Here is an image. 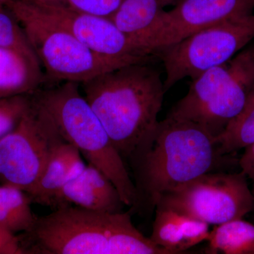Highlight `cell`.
<instances>
[{
    "label": "cell",
    "mask_w": 254,
    "mask_h": 254,
    "mask_svg": "<svg viewBox=\"0 0 254 254\" xmlns=\"http://www.w3.org/2000/svg\"><path fill=\"white\" fill-rule=\"evenodd\" d=\"M153 64L127 65L80 83L124 161L158 126L166 91Z\"/></svg>",
    "instance_id": "1"
},
{
    "label": "cell",
    "mask_w": 254,
    "mask_h": 254,
    "mask_svg": "<svg viewBox=\"0 0 254 254\" xmlns=\"http://www.w3.org/2000/svg\"><path fill=\"white\" fill-rule=\"evenodd\" d=\"M220 155L215 138L200 125L167 116L128 160L138 205L155 208L160 197L210 173Z\"/></svg>",
    "instance_id": "2"
},
{
    "label": "cell",
    "mask_w": 254,
    "mask_h": 254,
    "mask_svg": "<svg viewBox=\"0 0 254 254\" xmlns=\"http://www.w3.org/2000/svg\"><path fill=\"white\" fill-rule=\"evenodd\" d=\"M22 235L23 254H172L138 231L128 212L61 207L38 217L31 231Z\"/></svg>",
    "instance_id": "3"
},
{
    "label": "cell",
    "mask_w": 254,
    "mask_h": 254,
    "mask_svg": "<svg viewBox=\"0 0 254 254\" xmlns=\"http://www.w3.org/2000/svg\"><path fill=\"white\" fill-rule=\"evenodd\" d=\"M78 82H60L32 95L53 120L64 139L79 150L88 164L105 174L127 206L137 207L138 193L125 161L92 109Z\"/></svg>",
    "instance_id": "4"
},
{
    "label": "cell",
    "mask_w": 254,
    "mask_h": 254,
    "mask_svg": "<svg viewBox=\"0 0 254 254\" xmlns=\"http://www.w3.org/2000/svg\"><path fill=\"white\" fill-rule=\"evenodd\" d=\"M254 84V57L244 50L227 63L192 80L168 116L200 125L214 138L243 108Z\"/></svg>",
    "instance_id": "5"
},
{
    "label": "cell",
    "mask_w": 254,
    "mask_h": 254,
    "mask_svg": "<svg viewBox=\"0 0 254 254\" xmlns=\"http://www.w3.org/2000/svg\"><path fill=\"white\" fill-rule=\"evenodd\" d=\"M5 6L21 25L50 81L81 83L127 66L97 54L70 32L35 12L26 0H9Z\"/></svg>",
    "instance_id": "6"
},
{
    "label": "cell",
    "mask_w": 254,
    "mask_h": 254,
    "mask_svg": "<svg viewBox=\"0 0 254 254\" xmlns=\"http://www.w3.org/2000/svg\"><path fill=\"white\" fill-rule=\"evenodd\" d=\"M254 38V14L231 18L196 32L159 51L168 91L185 78L194 80L210 68L227 63Z\"/></svg>",
    "instance_id": "7"
},
{
    "label": "cell",
    "mask_w": 254,
    "mask_h": 254,
    "mask_svg": "<svg viewBox=\"0 0 254 254\" xmlns=\"http://www.w3.org/2000/svg\"><path fill=\"white\" fill-rule=\"evenodd\" d=\"M17 127L0 141V182L29 193L52 155L66 142L46 110L33 100Z\"/></svg>",
    "instance_id": "8"
},
{
    "label": "cell",
    "mask_w": 254,
    "mask_h": 254,
    "mask_svg": "<svg viewBox=\"0 0 254 254\" xmlns=\"http://www.w3.org/2000/svg\"><path fill=\"white\" fill-rule=\"evenodd\" d=\"M247 175L205 173L160 197L155 208L170 209L210 225L242 219L254 207Z\"/></svg>",
    "instance_id": "9"
},
{
    "label": "cell",
    "mask_w": 254,
    "mask_h": 254,
    "mask_svg": "<svg viewBox=\"0 0 254 254\" xmlns=\"http://www.w3.org/2000/svg\"><path fill=\"white\" fill-rule=\"evenodd\" d=\"M254 0H181L163 11L154 24L135 41L141 53L156 57L160 50L205 28L231 18L254 14Z\"/></svg>",
    "instance_id": "10"
},
{
    "label": "cell",
    "mask_w": 254,
    "mask_h": 254,
    "mask_svg": "<svg viewBox=\"0 0 254 254\" xmlns=\"http://www.w3.org/2000/svg\"><path fill=\"white\" fill-rule=\"evenodd\" d=\"M26 1L37 14L70 32L97 54L125 65L154 63L158 60L143 54L110 18L52 3Z\"/></svg>",
    "instance_id": "11"
},
{
    "label": "cell",
    "mask_w": 254,
    "mask_h": 254,
    "mask_svg": "<svg viewBox=\"0 0 254 254\" xmlns=\"http://www.w3.org/2000/svg\"><path fill=\"white\" fill-rule=\"evenodd\" d=\"M73 205L108 213H120L125 205L113 182L91 164L62 189L53 209Z\"/></svg>",
    "instance_id": "12"
},
{
    "label": "cell",
    "mask_w": 254,
    "mask_h": 254,
    "mask_svg": "<svg viewBox=\"0 0 254 254\" xmlns=\"http://www.w3.org/2000/svg\"><path fill=\"white\" fill-rule=\"evenodd\" d=\"M81 155L76 147L67 142L60 145L36 186L27 193L32 203L53 208L55 198L62 189L86 168Z\"/></svg>",
    "instance_id": "13"
},
{
    "label": "cell",
    "mask_w": 254,
    "mask_h": 254,
    "mask_svg": "<svg viewBox=\"0 0 254 254\" xmlns=\"http://www.w3.org/2000/svg\"><path fill=\"white\" fill-rule=\"evenodd\" d=\"M46 80L39 60L17 50L0 48V98L33 94Z\"/></svg>",
    "instance_id": "14"
},
{
    "label": "cell",
    "mask_w": 254,
    "mask_h": 254,
    "mask_svg": "<svg viewBox=\"0 0 254 254\" xmlns=\"http://www.w3.org/2000/svg\"><path fill=\"white\" fill-rule=\"evenodd\" d=\"M181 0H123L108 17L134 45L154 24L165 8L177 5Z\"/></svg>",
    "instance_id": "15"
},
{
    "label": "cell",
    "mask_w": 254,
    "mask_h": 254,
    "mask_svg": "<svg viewBox=\"0 0 254 254\" xmlns=\"http://www.w3.org/2000/svg\"><path fill=\"white\" fill-rule=\"evenodd\" d=\"M29 195L17 187L0 186V226L13 235L31 231L37 218Z\"/></svg>",
    "instance_id": "16"
},
{
    "label": "cell",
    "mask_w": 254,
    "mask_h": 254,
    "mask_svg": "<svg viewBox=\"0 0 254 254\" xmlns=\"http://www.w3.org/2000/svg\"><path fill=\"white\" fill-rule=\"evenodd\" d=\"M208 242V254H254V225L237 219L216 225Z\"/></svg>",
    "instance_id": "17"
},
{
    "label": "cell",
    "mask_w": 254,
    "mask_h": 254,
    "mask_svg": "<svg viewBox=\"0 0 254 254\" xmlns=\"http://www.w3.org/2000/svg\"><path fill=\"white\" fill-rule=\"evenodd\" d=\"M219 155L230 154L254 143V84L247 93L243 108L215 138Z\"/></svg>",
    "instance_id": "18"
},
{
    "label": "cell",
    "mask_w": 254,
    "mask_h": 254,
    "mask_svg": "<svg viewBox=\"0 0 254 254\" xmlns=\"http://www.w3.org/2000/svg\"><path fill=\"white\" fill-rule=\"evenodd\" d=\"M153 232L149 238L155 245L172 254H186L183 251V236L180 214L170 209L156 208Z\"/></svg>",
    "instance_id": "19"
},
{
    "label": "cell",
    "mask_w": 254,
    "mask_h": 254,
    "mask_svg": "<svg viewBox=\"0 0 254 254\" xmlns=\"http://www.w3.org/2000/svg\"><path fill=\"white\" fill-rule=\"evenodd\" d=\"M0 48L17 50L38 60L21 25L5 6H0Z\"/></svg>",
    "instance_id": "20"
},
{
    "label": "cell",
    "mask_w": 254,
    "mask_h": 254,
    "mask_svg": "<svg viewBox=\"0 0 254 254\" xmlns=\"http://www.w3.org/2000/svg\"><path fill=\"white\" fill-rule=\"evenodd\" d=\"M32 103V95L0 98V141L18 126Z\"/></svg>",
    "instance_id": "21"
},
{
    "label": "cell",
    "mask_w": 254,
    "mask_h": 254,
    "mask_svg": "<svg viewBox=\"0 0 254 254\" xmlns=\"http://www.w3.org/2000/svg\"><path fill=\"white\" fill-rule=\"evenodd\" d=\"M61 5L86 14L110 17L116 11L123 0H28Z\"/></svg>",
    "instance_id": "22"
},
{
    "label": "cell",
    "mask_w": 254,
    "mask_h": 254,
    "mask_svg": "<svg viewBox=\"0 0 254 254\" xmlns=\"http://www.w3.org/2000/svg\"><path fill=\"white\" fill-rule=\"evenodd\" d=\"M180 220L183 236L184 252L203 241L208 240L210 231L208 223L180 214Z\"/></svg>",
    "instance_id": "23"
},
{
    "label": "cell",
    "mask_w": 254,
    "mask_h": 254,
    "mask_svg": "<svg viewBox=\"0 0 254 254\" xmlns=\"http://www.w3.org/2000/svg\"><path fill=\"white\" fill-rule=\"evenodd\" d=\"M23 254L17 235L0 226V254Z\"/></svg>",
    "instance_id": "24"
},
{
    "label": "cell",
    "mask_w": 254,
    "mask_h": 254,
    "mask_svg": "<svg viewBox=\"0 0 254 254\" xmlns=\"http://www.w3.org/2000/svg\"><path fill=\"white\" fill-rule=\"evenodd\" d=\"M245 152L239 161L242 173L254 180V143L245 148Z\"/></svg>",
    "instance_id": "25"
},
{
    "label": "cell",
    "mask_w": 254,
    "mask_h": 254,
    "mask_svg": "<svg viewBox=\"0 0 254 254\" xmlns=\"http://www.w3.org/2000/svg\"><path fill=\"white\" fill-rule=\"evenodd\" d=\"M8 1L9 0H0V6H5V4H6Z\"/></svg>",
    "instance_id": "26"
},
{
    "label": "cell",
    "mask_w": 254,
    "mask_h": 254,
    "mask_svg": "<svg viewBox=\"0 0 254 254\" xmlns=\"http://www.w3.org/2000/svg\"><path fill=\"white\" fill-rule=\"evenodd\" d=\"M248 48L249 50H250L251 53H252V54L253 55V56L254 57V45H253V46L250 47V48Z\"/></svg>",
    "instance_id": "27"
}]
</instances>
